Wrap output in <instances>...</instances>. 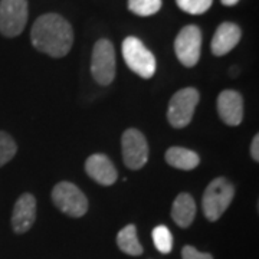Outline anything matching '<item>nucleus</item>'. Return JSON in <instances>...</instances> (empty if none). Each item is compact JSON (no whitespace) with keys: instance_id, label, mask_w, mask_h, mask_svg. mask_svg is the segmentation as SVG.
<instances>
[{"instance_id":"nucleus-1","label":"nucleus","mask_w":259,"mask_h":259,"mask_svg":"<svg viewBox=\"0 0 259 259\" xmlns=\"http://www.w3.org/2000/svg\"><path fill=\"white\" fill-rule=\"evenodd\" d=\"M30 40L39 52L52 58H62L72 48L74 30L66 19L56 13H47L33 23Z\"/></svg>"},{"instance_id":"nucleus-2","label":"nucleus","mask_w":259,"mask_h":259,"mask_svg":"<svg viewBox=\"0 0 259 259\" xmlns=\"http://www.w3.org/2000/svg\"><path fill=\"white\" fill-rule=\"evenodd\" d=\"M233 196H235V189L228 179L218 177L212 180L206 187L202 199L204 218L210 222L219 221L232 203Z\"/></svg>"},{"instance_id":"nucleus-3","label":"nucleus","mask_w":259,"mask_h":259,"mask_svg":"<svg viewBox=\"0 0 259 259\" xmlns=\"http://www.w3.org/2000/svg\"><path fill=\"white\" fill-rule=\"evenodd\" d=\"M122 58L130 69L144 79H148L156 74V58L139 37L127 36L124 39Z\"/></svg>"},{"instance_id":"nucleus-4","label":"nucleus","mask_w":259,"mask_h":259,"mask_svg":"<svg viewBox=\"0 0 259 259\" xmlns=\"http://www.w3.org/2000/svg\"><path fill=\"white\" fill-rule=\"evenodd\" d=\"M199 97V91L192 87L183 88L171 97L167 110V120L173 128H185L190 124Z\"/></svg>"},{"instance_id":"nucleus-5","label":"nucleus","mask_w":259,"mask_h":259,"mask_svg":"<svg viewBox=\"0 0 259 259\" xmlns=\"http://www.w3.org/2000/svg\"><path fill=\"white\" fill-rule=\"evenodd\" d=\"M55 206L69 218H82L88 212V199L74 183L61 182L52 190Z\"/></svg>"},{"instance_id":"nucleus-6","label":"nucleus","mask_w":259,"mask_h":259,"mask_svg":"<svg viewBox=\"0 0 259 259\" xmlns=\"http://www.w3.org/2000/svg\"><path fill=\"white\" fill-rule=\"evenodd\" d=\"M115 51L108 39H100L93 49L91 56V74L95 82L107 87L115 78Z\"/></svg>"},{"instance_id":"nucleus-7","label":"nucleus","mask_w":259,"mask_h":259,"mask_svg":"<svg viewBox=\"0 0 259 259\" xmlns=\"http://www.w3.org/2000/svg\"><path fill=\"white\" fill-rule=\"evenodd\" d=\"M28 22V0H0V33L19 36Z\"/></svg>"},{"instance_id":"nucleus-8","label":"nucleus","mask_w":259,"mask_h":259,"mask_svg":"<svg viewBox=\"0 0 259 259\" xmlns=\"http://www.w3.org/2000/svg\"><path fill=\"white\" fill-rule=\"evenodd\" d=\"M122 160L131 170H140L146 166L148 160V144L144 134L137 128L124 131L121 139Z\"/></svg>"},{"instance_id":"nucleus-9","label":"nucleus","mask_w":259,"mask_h":259,"mask_svg":"<svg viewBox=\"0 0 259 259\" xmlns=\"http://www.w3.org/2000/svg\"><path fill=\"white\" fill-rule=\"evenodd\" d=\"M202 51V32L196 25L182 29L175 40V52L182 64L192 68L199 62Z\"/></svg>"},{"instance_id":"nucleus-10","label":"nucleus","mask_w":259,"mask_h":259,"mask_svg":"<svg viewBox=\"0 0 259 259\" xmlns=\"http://www.w3.org/2000/svg\"><path fill=\"white\" fill-rule=\"evenodd\" d=\"M36 221V199L33 194L23 193L19 196L12 212V228L15 233L23 235L33 226Z\"/></svg>"},{"instance_id":"nucleus-11","label":"nucleus","mask_w":259,"mask_h":259,"mask_svg":"<svg viewBox=\"0 0 259 259\" xmlns=\"http://www.w3.org/2000/svg\"><path fill=\"white\" fill-rule=\"evenodd\" d=\"M218 114L225 124L236 127L243 120V98L233 90H225L218 97Z\"/></svg>"},{"instance_id":"nucleus-12","label":"nucleus","mask_w":259,"mask_h":259,"mask_svg":"<svg viewBox=\"0 0 259 259\" xmlns=\"http://www.w3.org/2000/svg\"><path fill=\"white\" fill-rule=\"evenodd\" d=\"M87 175L101 186H112L117 180V168L108 156L97 153L87 158L85 161Z\"/></svg>"},{"instance_id":"nucleus-13","label":"nucleus","mask_w":259,"mask_h":259,"mask_svg":"<svg viewBox=\"0 0 259 259\" xmlns=\"http://www.w3.org/2000/svg\"><path fill=\"white\" fill-rule=\"evenodd\" d=\"M241 28L231 22H225L216 29L212 39V54L214 56H223L229 54L241 40Z\"/></svg>"},{"instance_id":"nucleus-14","label":"nucleus","mask_w":259,"mask_h":259,"mask_svg":"<svg viewBox=\"0 0 259 259\" xmlns=\"http://www.w3.org/2000/svg\"><path fill=\"white\" fill-rule=\"evenodd\" d=\"M196 216V203L189 193H180L171 206V218L180 228H189Z\"/></svg>"},{"instance_id":"nucleus-15","label":"nucleus","mask_w":259,"mask_h":259,"mask_svg":"<svg viewBox=\"0 0 259 259\" xmlns=\"http://www.w3.org/2000/svg\"><path fill=\"white\" fill-rule=\"evenodd\" d=\"M166 161L168 166L179 170H193L199 166L200 158L196 151L185 147H170L166 151Z\"/></svg>"},{"instance_id":"nucleus-16","label":"nucleus","mask_w":259,"mask_h":259,"mask_svg":"<svg viewBox=\"0 0 259 259\" xmlns=\"http://www.w3.org/2000/svg\"><path fill=\"white\" fill-rule=\"evenodd\" d=\"M117 245L124 253L131 256H139L143 253V246L137 238V228L136 225L124 226L117 235Z\"/></svg>"},{"instance_id":"nucleus-17","label":"nucleus","mask_w":259,"mask_h":259,"mask_svg":"<svg viewBox=\"0 0 259 259\" xmlns=\"http://www.w3.org/2000/svg\"><path fill=\"white\" fill-rule=\"evenodd\" d=\"M153 242L158 252L161 253H170L173 249V235L164 225L156 226L153 229Z\"/></svg>"},{"instance_id":"nucleus-18","label":"nucleus","mask_w":259,"mask_h":259,"mask_svg":"<svg viewBox=\"0 0 259 259\" xmlns=\"http://www.w3.org/2000/svg\"><path fill=\"white\" fill-rule=\"evenodd\" d=\"M161 0H128V9L137 16H153L161 9Z\"/></svg>"},{"instance_id":"nucleus-19","label":"nucleus","mask_w":259,"mask_h":259,"mask_svg":"<svg viewBox=\"0 0 259 259\" xmlns=\"http://www.w3.org/2000/svg\"><path fill=\"white\" fill-rule=\"evenodd\" d=\"M18 146L6 131H0V167L8 164L16 156Z\"/></svg>"},{"instance_id":"nucleus-20","label":"nucleus","mask_w":259,"mask_h":259,"mask_svg":"<svg viewBox=\"0 0 259 259\" xmlns=\"http://www.w3.org/2000/svg\"><path fill=\"white\" fill-rule=\"evenodd\" d=\"M177 6L189 15H203L210 9L213 0H176Z\"/></svg>"},{"instance_id":"nucleus-21","label":"nucleus","mask_w":259,"mask_h":259,"mask_svg":"<svg viewBox=\"0 0 259 259\" xmlns=\"http://www.w3.org/2000/svg\"><path fill=\"white\" fill-rule=\"evenodd\" d=\"M182 259H213L210 253L200 252L192 245H186L182 249Z\"/></svg>"},{"instance_id":"nucleus-22","label":"nucleus","mask_w":259,"mask_h":259,"mask_svg":"<svg viewBox=\"0 0 259 259\" xmlns=\"http://www.w3.org/2000/svg\"><path fill=\"white\" fill-rule=\"evenodd\" d=\"M250 156L255 161H259V136L255 134V137L250 143Z\"/></svg>"},{"instance_id":"nucleus-23","label":"nucleus","mask_w":259,"mask_h":259,"mask_svg":"<svg viewBox=\"0 0 259 259\" xmlns=\"http://www.w3.org/2000/svg\"><path fill=\"white\" fill-rule=\"evenodd\" d=\"M222 2V5H225V6H235L239 0H221Z\"/></svg>"},{"instance_id":"nucleus-24","label":"nucleus","mask_w":259,"mask_h":259,"mask_svg":"<svg viewBox=\"0 0 259 259\" xmlns=\"http://www.w3.org/2000/svg\"><path fill=\"white\" fill-rule=\"evenodd\" d=\"M238 74H239V68L238 66H232L231 69H229V75H232V76H236Z\"/></svg>"}]
</instances>
